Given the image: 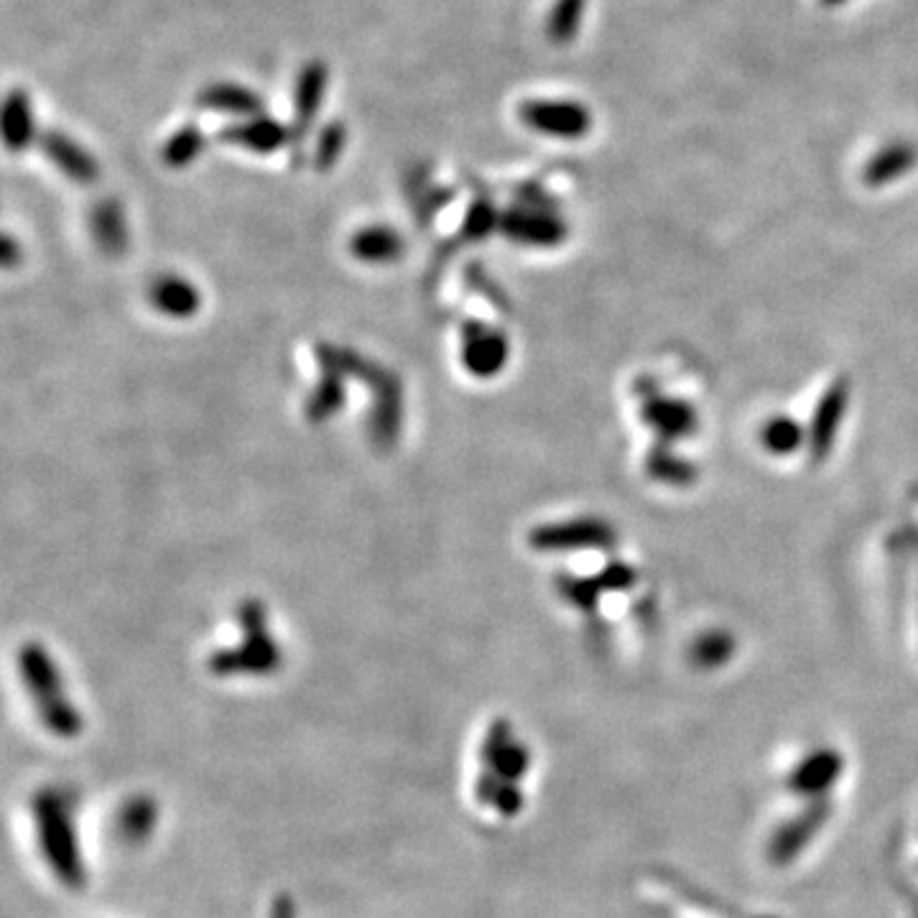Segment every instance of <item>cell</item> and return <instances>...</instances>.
<instances>
[{"mask_svg": "<svg viewBox=\"0 0 918 918\" xmlns=\"http://www.w3.org/2000/svg\"><path fill=\"white\" fill-rule=\"evenodd\" d=\"M317 357H324L345 373L347 380H361L370 388L373 409L367 417V436L378 452H390L403 427V383L394 370L373 363L353 347H338L319 342Z\"/></svg>", "mask_w": 918, "mask_h": 918, "instance_id": "1", "label": "cell"}, {"mask_svg": "<svg viewBox=\"0 0 918 918\" xmlns=\"http://www.w3.org/2000/svg\"><path fill=\"white\" fill-rule=\"evenodd\" d=\"M15 664H19V676L44 730L59 740L77 738L85 728V720L75 701L69 699L67 684H64L52 653L42 643H23Z\"/></svg>", "mask_w": 918, "mask_h": 918, "instance_id": "2", "label": "cell"}, {"mask_svg": "<svg viewBox=\"0 0 918 918\" xmlns=\"http://www.w3.org/2000/svg\"><path fill=\"white\" fill-rule=\"evenodd\" d=\"M34 825L38 852L57 881L67 888L85 885V862L79 852L75 811L62 792H42L34 801Z\"/></svg>", "mask_w": 918, "mask_h": 918, "instance_id": "3", "label": "cell"}, {"mask_svg": "<svg viewBox=\"0 0 918 918\" xmlns=\"http://www.w3.org/2000/svg\"><path fill=\"white\" fill-rule=\"evenodd\" d=\"M237 622L243 628V641L235 649L214 651L207 668L214 676H266L281 666V651L270 638L268 615L258 600H245L237 608Z\"/></svg>", "mask_w": 918, "mask_h": 918, "instance_id": "4", "label": "cell"}, {"mask_svg": "<svg viewBox=\"0 0 918 918\" xmlns=\"http://www.w3.org/2000/svg\"><path fill=\"white\" fill-rule=\"evenodd\" d=\"M615 529L602 518H572V521L544 523L529 533V546L539 554H566L579 549L615 546Z\"/></svg>", "mask_w": 918, "mask_h": 918, "instance_id": "5", "label": "cell"}, {"mask_svg": "<svg viewBox=\"0 0 918 918\" xmlns=\"http://www.w3.org/2000/svg\"><path fill=\"white\" fill-rule=\"evenodd\" d=\"M500 233L526 247H556L566 241V225L556 207H531L516 202L500 214Z\"/></svg>", "mask_w": 918, "mask_h": 918, "instance_id": "6", "label": "cell"}, {"mask_svg": "<svg viewBox=\"0 0 918 918\" xmlns=\"http://www.w3.org/2000/svg\"><path fill=\"white\" fill-rule=\"evenodd\" d=\"M460 357L462 367L475 378H495V375L502 373L508 357H510V345L508 338L498 330H493L485 322H477V319H467L460 327Z\"/></svg>", "mask_w": 918, "mask_h": 918, "instance_id": "7", "label": "cell"}, {"mask_svg": "<svg viewBox=\"0 0 918 918\" xmlns=\"http://www.w3.org/2000/svg\"><path fill=\"white\" fill-rule=\"evenodd\" d=\"M518 115L526 128L554 139H582L593 128L589 110L569 100H531Z\"/></svg>", "mask_w": 918, "mask_h": 918, "instance_id": "8", "label": "cell"}, {"mask_svg": "<svg viewBox=\"0 0 918 918\" xmlns=\"http://www.w3.org/2000/svg\"><path fill=\"white\" fill-rule=\"evenodd\" d=\"M848 403L850 383L844 378H837L832 386L827 388V394L819 398L809 424V439H806L814 465H821V462L829 457V452H832L837 431H840L844 413H848Z\"/></svg>", "mask_w": 918, "mask_h": 918, "instance_id": "9", "label": "cell"}, {"mask_svg": "<svg viewBox=\"0 0 918 918\" xmlns=\"http://www.w3.org/2000/svg\"><path fill=\"white\" fill-rule=\"evenodd\" d=\"M643 421L656 431L661 442H678L697 429V411L678 398H666L651 390L643 401Z\"/></svg>", "mask_w": 918, "mask_h": 918, "instance_id": "10", "label": "cell"}, {"mask_svg": "<svg viewBox=\"0 0 918 918\" xmlns=\"http://www.w3.org/2000/svg\"><path fill=\"white\" fill-rule=\"evenodd\" d=\"M220 139L225 141L228 146L245 148V151H251V154L268 156L286 146V141H289V128H286L284 123H278L276 118L253 115V118H245L243 123L230 125L228 131H222Z\"/></svg>", "mask_w": 918, "mask_h": 918, "instance_id": "11", "label": "cell"}, {"mask_svg": "<svg viewBox=\"0 0 918 918\" xmlns=\"http://www.w3.org/2000/svg\"><path fill=\"white\" fill-rule=\"evenodd\" d=\"M148 301L158 314L169 319H191L202 309V294L189 278L177 274H164L151 281Z\"/></svg>", "mask_w": 918, "mask_h": 918, "instance_id": "12", "label": "cell"}, {"mask_svg": "<svg viewBox=\"0 0 918 918\" xmlns=\"http://www.w3.org/2000/svg\"><path fill=\"white\" fill-rule=\"evenodd\" d=\"M38 146H42L46 158H49V162L57 166L67 179L85 184V187L87 184L98 181L100 177L98 162H95V158L87 154L77 141H71L69 135L49 131L42 135V143H38Z\"/></svg>", "mask_w": 918, "mask_h": 918, "instance_id": "13", "label": "cell"}, {"mask_svg": "<svg viewBox=\"0 0 918 918\" xmlns=\"http://www.w3.org/2000/svg\"><path fill=\"white\" fill-rule=\"evenodd\" d=\"M327 90V67L322 62H309L299 71L297 90H294V139L305 141L311 123L322 108V98Z\"/></svg>", "mask_w": 918, "mask_h": 918, "instance_id": "14", "label": "cell"}, {"mask_svg": "<svg viewBox=\"0 0 918 918\" xmlns=\"http://www.w3.org/2000/svg\"><path fill=\"white\" fill-rule=\"evenodd\" d=\"M317 361H319V367H322V378L317 380L314 390H311V396L307 398L305 417L311 421V424H324V421L338 417V413L342 411V406H345L347 378L340 367H334L330 361H324V357H317Z\"/></svg>", "mask_w": 918, "mask_h": 918, "instance_id": "15", "label": "cell"}, {"mask_svg": "<svg viewBox=\"0 0 918 918\" xmlns=\"http://www.w3.org/2000/svg\"><path fill=\"white\" fill-rule=\"evenodd\" d=\"M406 251V243L398 230L390 225H367L350 237V253L355 261L367 266H386L396 263Z\"/></svg>", "mask_w": 918, "mask_h": 918, "instance_id": "16", "label": "cell"}, {"mask_svg": "<svg viewBox=\"0 0 918 918\" xmlns=\"http://www.w3.org/2000/svg\"><path fill=\"white\" fill-rule=\"evenodd\" d=\"M90 230L95 237V245L100 253L118 258L128 251V228H125V212L115 199H100L90 212Z\"/></svg>", "mask_w": 918, "mask_h": 918, "instance_id": "17", "label": "cell"}, {"mask_svg": "<svg viewBox=\"0 0 918 918\" xmlns=\"http://www.w3.org/2000/svg\"><path fill=\"white\" fill-rule=\"evenodd\" d=\"M199 108L214 110V113H225V115L253 118V115H261V98L253 90H247V87L218 82L199 92Z\"/></svg>", "mask_w": 918, "mask_h": 918, "instance_id": "18", "label": "cell"}, {"mask_svg": "<svg viewBox=\"0 0 918 918\" xmlns=\"http://www.w3.org/2000/svg\"><path fill=\"white\" fill-rule=\"evenodd\" d=\"M36 139L34 110L26 92L15 90L5 98L3 106V141L11 151H23Z\"/></svg>", "mask_w": 918, "mask_h": 918, "instance_id": "19", "label": "cell"}, {"mask_svg": "<svg viewBox=\"0 0 918 918\" xmlns=\"http://www.w3.org/2000/svg\"><path fill=\"white\" fill-rule=\"evenodd\" d=\"M918 158V151L911 146V143H893V146L883 148L881 154L870 158V164L865 166V177L867 187H885V184L904 177L914 169Z\"/></svg>", "mask_w": 918, "mask_h": 918, "instance_id": "20", "label": "cell"}, {"mask_svg": "<svg viewBox=\"0 0 918 918\" xmlns=\"http://www.w3.org/2000/svg\"><path fill=\"white\" fill-rule=\"evenodd\" d=\"M809 439V429H804L792 417H773L765 421L761 431V442L765 450L776 457H788V454H796L801 450V444Z\"/></svg>", "mask_w": 918, "mask_h": 918, "instance_id": "21", "label": "cell"}, {"mask_svg": "<svg viewBox=\"0 0 918 918\" xmlns=\"http://www.w3.org/2000/svg\"><path fill=\"white\" fill-rule=\"evenodd\" d=\"M645 473L653 477L656 483L664 485H676V488H684V485H692L697 480V467L692 462L678 457V454L668 452L666 446H656L645 460Z\"/></svg>", "mask_w": 918, "mask_h": 918, "instance_id": "22", "label": "cell"}, {"mask_svg": "<svg viewBox=\"0 0 918 918\" xmlns=\"http://www.w3.org/2000/svg\"><path fill=\"white\" fill-rule=\"evenodd\" d=\"M500 214L502 212L495 210L490 197H485V195L475 197V202L469 204V210L465 214V222H462L457 243L469 245V243L483 241V237H488L495 228H500Z\"/></svg>", "mask_w": 918, "mask_h": 918, "instance_id": "23", "label": "cell"}, {"mask_svg": "<svg viewBox=\"0 0 918 918\" xmlns=\"http://www.w3.org/2000/svg\"><path fill=\"white\" fill-rule=\"evenodd\" d=\"M204 143V133L197 125H184L166 141V146L162 148V162L169 169H184L202 154Z\"/></svg>", "mask_w": 918, "mask_h": 918, "instance_id": "24", "label": "cell"}, {"mask_svg": "<svg viewBox=\"0 0 918 918\" xmlns=\"http://www.w3.org/2000/svg\"><path fill=\"white\" fill-rule=\"evenodd\" d=\"M554 582H556V593L562 595L566 602L574 605V608L593 615L597 610V605H600L602 587H600V582H597V577H572V574H558Z\"/></svg>", "mask_w": 918, "mask_h": 918, "instance_id": "25", "label": "cell"}, {"mask_svg": "<svg viewBox=\"0 0 918 918\" xmlns=\"http://www.w3.org/2000/svg\"><path fill=\"white\" fill-rule=\"evenodd\" d=\"M582 13H585V0H556L549 15V36L558 44L569 42L577 34Z\"/></svg>", "mask_w": 918, "mask_h": 918, "instance_id": "26", "label": "cell"}, {"mask_svg": "<svg viewBox=\"0 0 918 918\" xmlns=\"http://www.w3.org/2000/svg\"><path fill=\"white\" fill-rule=\"evenodd\" d=\"M345 141H347V133H345V125L342 123H330L324 128L322 133H319V141H317V148H314V166L317 172H330L334 164H338V158L342 156V151H345Z\"/></svg>", "mask_w": 918, "mask_h": 918, "instance_id": "27", "label": "cell"}, {"mask_svg": "<svg viewBox=\"0 0 918 918\" xmlns=\"http://www.w3.org/2000/svg\"><path fill=\"white\" fill-rule=\"evenodd\" d=\"M730 651H732V638L725 633V630H709V633L701 635L697 645H694V656L707 666L720 664V661L730 656Z\"/></svg>", "mask_w": 918, "mask_h": 918, "instance_id": "28", "label": "cell"}, {"mask_svg": "<svg viewBox=\"0 0 918 918\" xmlns=\"http://www.w3.org/2000/svg\"><path fill=\"white\" fill-rule=\"evenodd\" d=\"M597 582H600L602 593H626V589L635 587L638 569L626 562H612L597 574Z\"/></svg>", "mask_w": 918, "mask_h": 918, "instance_id": "29", "label": "cell"}, {"mask_svg": "<svg viewBox=\"0 0 918 918\" xmlns=\"http://www.w3.org/2000/svg\"><path fill=\"white\" fill-rule=\"evenodd\" d=\"M0 261H3L5 268H13L15 263L21 261V245H15L11 235L3 237V247H0Z\"/></svg>", "mask_w": 918, "mask_h": 918, "instance_id": "30", "label": "cell"}, {"mask_svg": "<svg viewBox=\"0 0 918 918\" xmlns=\"http://www.w3.org/2000/svg\"><path fill=\"white\" fill-rule=\"evenodd\" d=\"M827 5H834V3H844V0H825Z\"/></svg>", "mask_w": 918, "mask_h": 918, "instance_id": "31", "label": "cell"}]
</instances>
